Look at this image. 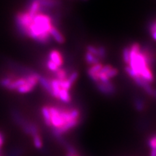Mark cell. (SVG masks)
I'll return each mask as SVG.
<instances>
[{
  "mask_svg": "<svg viewBox=\"0 0 156 156\" xmlns=\"http://www.w3.org/2000/svg\"><path fill=\"white\" fill-rule=\"evenodd\" d=\"M125 70L127 72V74H128L131 77H132L133 79V78L136 77H138L137 74H136V73L132 69H131V68L129 66H126Z\"/></svg>",
  "mask_w": 156,
  "mask_h": 156,
  "instance_id": "7402d4cb",
  "label": "cell"
},
{
  "mask_svg": "<svg viewBox=\"0 0 156 156\" xmlns=\"http://www.w3.org/2000/svg\"><path fill=\"white\" fill-rule=\"evenodd\" d=\"M38 82L40 83L44 89L49 94L52 96V89L50 84V81H49L45 77L38 76Z\"/></svg>",
  "mask_w": 156,
  "mask_h": 156,
  "instance_id": "9c48e42d",
  "label": "cell"
},
{
  "mask_svg": "<svg viewBox=\"0 0 156 156\" xmlns=\"http://www.w3.org/2000/svg\"><path fill=\"white\" fill-rule=\"evenodd\" d=\"M98 57L100 59H104L105 57V50L103 46H100L98 49Z\"/></svg>",
  "mask_w": 156,
  "mask_h": 156,
  "instance_id": "ffe728a7",
  "label": "cell"
},
{
  "mask_svg": "<svg viewBox=\"0 0 156 156\" xmlns=\"http://www.w3.org/2000/svg\"><path fill=\"white\" fill-rule=\"evenodd\" d=\"M123 59L125 63L126 64H129V57H130V50L129 48H125L123 50Z\"/></svg>",
  "mask_w": 156,
  "mask_h": 156,
  "instance_id": "e0dca14e",
  "label": "cell"
},
{
  "mask_svg": "<svg viewBox=\"0 0 156 156\" xmlns=\"http://www.w3.org/2000/svg\"><path fill=\"white\" fill-rule=\"evenodd\" d=\"M55 76L57 80L58 81H62L66 79V73L65 70L61 69H58L55 72Z\"/></svg>",
  "mask_w": 156,
  "mask_h": 156,
  "instance_id": "2e32d148",
  "label": "cell"
},
{
  "mask_svg": "<svg viewBox=\"0 0 156 156\" xmlns=\"http://www.w3.org/2000/svg\"><path fill=\"white\" fill-rule=\"evenodd\" d=\"M155 27H156L155 23L154 22V23L152 24V28H151V31H152V37H153V38L154 39V40H155V39H156V31H155Z\"/></svg>",
  "mask_w": 156,
  "mask_h": 156,
  "instance_id": "484cf974",
  "label": "cell"
},
{
  "mask_svg": "<svg viewBox=\"0 0 156 156\" xmlns=\"http://www.w3.org/2000/svg\"><path fill=\"white\" fill-rule=\"evenodd\" d=\"M58 99L61 100L62 102H64V103H66V104L70 103L72 100V98H71V96L70 94L69 90L61 89L59 92H58Z\"/></svg>",
  "mask_w": 156,
  "mask_h": 156,
  "instance_id": "52a82bcc",
  "label": "cell"
},
{
  "mask_svg": "<svg viewBox=\"0 0 156 156\" xmlns=\"http://www.w3.org/2000/svg\"><path fill=\"white\" fill-rule=\"evenodd\" d=\"M96 87L99 91L104 94H113L115 92V86L110 81L106 83H104L99 81L96 83Z\"/></svg>",
  "mask_w": 156,
  "mask_h": 156,
  "instance_id": "277c9868",
  "label": "cell"
},
{
  "mask_svg": "<svg viewBox=\"0 0 156 156\" xmlns=\"http://www.w3.org/2000/svg\"><path fill=\"white\" fill-rule=\"evenodd\" d=\"M49 57H50V61L53 62L54 64H55L58 67H59L62 65V59L61 55L57 50H52L50 53V55H49Z\"/></svg>",
  "mask_w": 156,
  "mask_h": 156,
  "instance_id": "8992f818",
  "label": "cell"
},
{
  "mask_svg": "<svg viewBox=\"0 0 156 156\" xmlns=\"http://www.w3.org/2000/svg\"><path fill=\"white\" fill-rule=\"evenodd\" d=\"M51 27L50 17L44 14H36L32 19L27 35L38 42L46 43L49 40Z\"/></svg>",
  "mask_w": 156,
  "mask_h": 156,
  "instance_id": "6da1fadb",
  "label": "cell"
},
{
  "mask_svg": "<svg viewBox=\"0 0 156 156\" xmlns=\"http://www.w3.org/2000/svg\"><path fill=\"white\" fill-rule=\"evenodd\" d=\"M66 156H77V155H71V154H68Z\"/></svg>",
  "mask_w": 156,
  "mask_h": 156,
  "instance_id": "f1b7e54d",
  "label": "cell"
},
{
  "mask_svg": "<svg viewBox=\"0 0 156 156\" xmlns=\"http://www.w3.org/2000/svg\"><path fill=\"white\" fill-rule=\"evenodd\" d=\"M85 60L88 64L89 65H96V64H98L100 63V58L91 54L89 52H87L85 54Z\"/></svg>",
  "mask_w": 156,
  "mask_h": 156,
  "instance_id": "7c38bea8",
  "label": "cell"
},
{
  "mask_svg": "<svg viewBox=\"0 0 156 156\" xmlns=\"http://www.w3.org/2000/svg\"><path fill=\"white\" fill-rule=\"evenodd\" d=\"M42 114L43 116L44 120L46 126H51V117H50V113L49 111V109L48 106H44L41 109Z\"/></svg>",
  "mask_w": 156,
  "mask_h": 156,
  "instance_id": "8fae6325",
  "label": "cell"
},
{
  "mask_svg": "<svg viewBox=\"0 0 156 156\" xmlns=\"http://www.w3.org/2000/svg\"><path fill=\"white\" fill-rule=\"evenodd\" d=\"M50 84L52 89V96L55 98L58 99V92H59L61 90V87L58 81L56 79L52 80L51 81H50Z\"/></svg>",
  "mask_w": 156,
  "mask_h": 156,
  "instance_id": "30bf717a",
  "label": "cell"
},
{
  "mask_svg": "<svg viewBox=\"0 0 156 156\" xmlns=\"http://www.w3.org/2000/svg\"><path fill=\"white\" fill-rule=\"evenodd\" d=\"M39 5H42V6L45 7H53L56 4L55 0H37Z\"/></svg>",
  "mask_w": 156,
  "mask_h": 156,
  "instance_id": "9a60e30c",
  "label": "cell"
},
{
  "mask_svg": "<svg viewBox=\"0 0 156 156\" xmlns=\"http://www.w3.org/2000/svg\"><path fill=\"white\" fill-rule=\"evenodd\" d=\"M77 77H78V73L77 72H72L70 75V76L67 78V80L73 85V83H74V82L77 79Z\"/></svg>",
  "mask_w": 156,
  "mask_h": 156,
  "instance_id": "44dd1931",
  "label": "cell"
},
{
  "mask_svg": "<svg viewBox=\"0 0 156 156\" xmlns=\"http://www.w3.org/2000/svg\"><path fill=\"white\" fill-rule=\"evenodd\" d=\"M135 109L137 111H143L144 109V102L140 99H136L135 101Z\"/></svg>",
  "mask_w": 156,
  "mask_h": 156,
  "instance_id": "ac0fdd59",
  "label": "cell"
},
{
  "mask_svg": "<svg viewBox=\"0 0 156 156\" xmlns=\"http://www.w3.org/2000/svg\"><path fill=\"white\" fill-rule=\"evenodd\" d=\"M149 146H150L151 149L156 148V139L155 136H153L152 138H151L149 140Z\"/></svg>",
  "mask_w": 156,
  "mask_h": 156,
  "instance_id": "d4e9b609",
  "label": "cell"
},
{
  "mask_svg": "<svg viewBox=\"0 0 156 156\" xmlns=\"http://www.w3.org/2000/svg\"><path fill=\"white\" fill-rule=\"evenodd\" d=\"M47 66L49 70H50L52 72H56L58 69V67L53 63V62H51V61H48L47 62Z\"/></svg>",
  "mask_w": 156,
  "mask_h": 156,
  "instance_id": "603a6c76",
  "label": "cell"
},
{
  "mask_svg": "<svg viewBox=\"0 0 156 156\" xmlns=\"http://www.w3.org/2000/svg\"><path fill=\"white\" fill-rule=\"evenodd\" d=\"M26 83L19 87L16 91L20 94H27L31 92L37 86L38 83V75L33 74L25 76Z\"/></svg>",
  "mask_w": 156,
  "mask_h": 156,
  "instance_id": "7a4b0ae2",
  "label": "cell"
},
{
  "mask_svg": "<svg viewBox=\"0 0 156 156\" xmlns=\"http://www.w3.org/2000/svg\"><path fill=\"white\" fill-rule=\"evenodd\" d=\"M39 8H40V5H39V3H38L37 0H35V1H34L32 3L30 9H29V12L27 13L31 18H33L36 15V14H37Z\"/></svg>",
  "mask_w": 156,
  "mask_h": 156,
  "instance_id": "4fadbf2b",
  "label": "cell"
},
{
  "mask_svg": "<svg viewBox=\"0 0 156 156\" xmlns=\"http://www.w3.org/2000/svg\"><path fill=\"white\" fill-rule=\"evenodd\" d=\"M118 73L119 72L117 70V69H116L115 68H111V69L106 73L105 75L110 80L111 78H113L115 76H116L117 74H118Z\"/></svg>",
  "mask_w": 156,
  "mask_h": 156,
  "instance_id": "d6986e66",
  "label": "cell"
},
{
  "mask_svg": "<svg viewBox=\"0 0 156 156\" xmlns=\"http://www.w3.org/2000/svg\"><path fill=\"white\" fill-rule=\"evenodd\" d=\"M150 156H156V150H155V148L151 149Z\"/></svg>",
  "mask_w": 156,
  "mask_h": 156,
  "instance_id": "83f0119b",
  "label": "cell"
},
{
  "mask_svg": "<svg viewBox=\"0 0 156 156\" xmlns=\"http://www.w3.org/2000/svg\"><path fill=\"white\" fill-rule=\"evenodd\" d=\"M50 35L52 36V37L55 39V41L59 44H62L65 42L64 37L61 34V33L58 31L57 29L54 27H51L50 30Z\"/></svg>",
  "mask_w": 156,
  "mask_h": 156,
  "instance_id": "ba28073f",
  "label": "cell"
},
{
  "mask_svg": "<svg viewBox=\"0 0 156 156\" xmlns=\"http://www.w3.org/2000/svg\"><path fill=\"white\" fill-rule=\"evenodd\" d=\"M26 81L25 77L18 78V79H16V80H13L6 89L11 91L16 90L19 87H20L21 86L25 84Z\"/></svg>",
  "mask_w": 156,
  "mask_h": 156,
  "instance_id": "5b68a950",
  "label": "cell"
},
{
  "mask_svg": "<svg viewBox=\"0 0 156 156\" xmlns=\"http://www.w3.org/2000/svg\"><path fill=\"white\" fill-rule=\"evenodd\" d=\"M32 19L27 12H20L16 16V22L18 27L22 33L26 34L29 27L32 23Z\"/></svg>",
  "mask_w": 156,
  "mask_h": 156,
  "instance_id": "3957f363",
  "label": "cell"
},
{
  "mask_svg": "<svg viewBox=\"0 0 156 156\" xmlns=\"http://www.w3.org/2000/svg\"><path fill=\"white\" fill-rule=\"evenodd\" d=\"M4 141H5V136L2 131H0V148H1L2 146L3 145Z\"/></svg>",
  "mask_w": 156,
  "mask_h": 156,
  "instance_id": "4316f807",
  "label": "cell"
},
{
  "mask_svg": "<svg viewBox=\"0 0 156 156\" xmlns=\"http://www.w3.org/2000/svg\"><path fill=\"white\" fill-rule=\"evenodd\" d=\"M87 49L88 50V52L90 53L91 54H92L96 57H98V49L96 48L94 46L89 45V46H87Z\"/></svg>",
  "mask_w": 156,
  "mask_h": 156,
  "instance_id": "cb8c5ba5",
  "label": "cell"
},
{
  "mask_svg": "<svg viewBox=\"0 0 156 156\" xmlns=\"http://www.w3.org/2000/svg\"><path fill=\"white\" fill-rule=\"evenodd\" d=\"M33 143L35 145V148L38 149H41L42 147V141L40 133H38L35 135L33 136Z\"/></svg>",
  "mask_w": 156,
  "mask_h": 156,
  "instance_id": "5bb4252c",
  "label": "cell"
}]
</instances>
